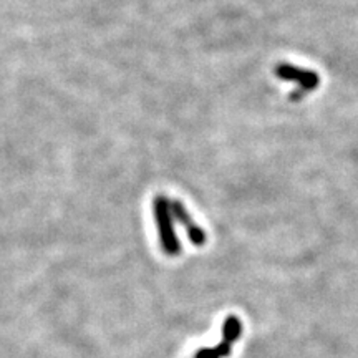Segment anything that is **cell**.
Returning <instances> with one entry per match:
<instances>
[{
	"label": "cell",
	"mask_w": 358,
	"mask_h": 358,
	"mask_svg": "<svg viewBox=\"0 0 358 358\" xmlns=\"http://www.w3.org/2000/svg\"><path fill=\"white\" fill-rule=\"evenodd\" d=\"M194 358H221V357H219L216 348H203V350L196 353Z\"/></svg>",
	"instance_id": "cell-5"
},
{
	"label": "cell",
	"mask_w": 358,
	"mask_h": 358,
	"mask_svg": "<svg viewBox=\"0 0 358 358\" xmlns=\"http://www.w3.org/2000/svg\"><path fill=\"white\" fill-rule=\"evenodd\" d=\"M153 216L159 234L161 248L168 256H178L181 252V244H179L176 231H174L171 199H168L166 196H156L153 201Z\"/></svg>",
	"instance_id": "cell-1"
},
{
	"label": "cell",
	"mask_w": 358,
	"mask_h": 358,
	"mask_svg": "<svg viewBox=\"0 0 358 358\" xmlns=\"http://www.w3.org/2000/svg\"><path fill=\"white\" fill-rule=\"evenodd\" d=\"M275 77H279L284 82H290L299 85L297 92H294V95L290 96L292 100H299L307 93L313 92L315 88H319L320 85V77L315 73V71L307 70V69H299V66L290 65V64H277L274 69Z\"/></svg>",
	"instance_id": "cell-2"
},
{
	"label": "cell",
	"mask_w": 358,
	"mask_h": 358,
	"mask_svg": "<svg viewBox=\"0 0 358 358\" xmlns=\"http://www.w3.org/2000/svg\"><path fill=\"white\" fill-rule=\"evenodd\" d=\"M171 213L176 221L185 227L187 236H189V241L194 245H204L206 241H208V236H206L204 229L201 226H198L194 221H192L191 214L187 213V209L185 208V204L178 199H171Z\"/></svg>",
	"instance_id": "cell-3"
},
{
	"label": "cell",
	"mask_w": 358,
	"mask_h": 358,
	"mask_svg": "<svg viewBox=\"0 0 358 358\" xmlns=\"http://www.w3.org/2000/svg\"><path fill=\"white\" fill-rule=\"evenodd\" d=\"M241 335H243V322L236 315H229L222 324V340L234 345V342L241 338Z\"/></svg>",
	"instance_id": "cell-4"
}]
</instances>
